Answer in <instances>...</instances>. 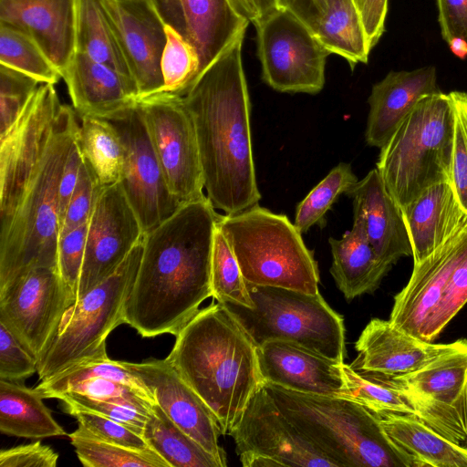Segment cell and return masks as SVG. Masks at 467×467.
Here are the masks:
<instances>
[{
	"label": "cell",
	"instance_id": "ffe728a7",
	"mask_svg": "<svg viewBox=\"0 0 467 467\" xmlns=\"http://www.w3.org/2000/svg\"><path fill=\"white\" fill-rule=\"evenodd\" d=\"M265 382L285 389L345 398L342 363L290 341L275 339L257 347Z\"/></svg>",
	"mask_w": 467,
	"mask_h": 467
},
{
	"label": "cell",
	"instance_id": "8d00e7d4",
	"mask_svg": "<svg viewBox=\"0 0 467 467\" xmlns=\"http://www.w3.org/2000/svg\"><path fill=\"white\" fill-rule=\"evenodd\" d=\"M0 65L25 73L40 83L55 85L60 71L29 36L0 24Z\"/></svg>",
	"mask_w": 467,
	"mask_h": 467
},
{
	"label": "cell",
	"instance_id": "f1b7e54d",
	"mask_svg": "<svg viewBox=\"0 0 467 467\" xmlns=\"http://www.w3.org/2000/svg\"><path fill=\"white\" fill-rule=\"evenodd\" d=\"M328 243L333 258L330 274L348 301L373 293L392 267L379 257L358 220L340 239L330 237Z\"/></svg>",
	"mask_w": 467,
	"mask_h": 467
},
{
	"label": "cell",
	"instance_id": "5bb4252c",
	"mask_svg": "<svg viewBox=\"0 0 467 467\" xmlns=\"http://www.w3.org/2000/svg\"><path fill=\"white\" fill-rule=\"evenodd\" d=\"M104 119L114 125L122 141L124 161L119 182L146 234L182 204L167 185L139 101Z\"/></svg>",
	"mask_w": 467,
	"mask_h": 467
},
{
	"label": "cell",
	"instance_id": "836d02e7",
	"mask_svg": "<svg viewBox=\"0 0 467 467\" xmlns=\"http://www.w3.org/2000/svg\"><path fill=\"white\" fill-rule=\"evenodd\" d=\"M77 143L83 160L103 187L120 182L124 149L118 130L109 120L82 116Z\"/></svg>",
	"mask_w": 467,
	"mask_h": 467
},
{
	"label": "cell",
	"instance_id": "277c9868",
	"mask_svg": "<svg viewBox=\"0 0 467 467\" xmlns=\"http://www.w3.org/2000/svg\"><path fill=\"white\" fill-rule=\"evenodd\" d=\"M166 359L207 404L230 435L265 384L257 346L222 303H212L176 335Z\"/></svg>",
	"mask_w": 467,
	"mask_h": 467
},
{
	"label": "cell",
	"instance_id": "7a4b0ae2",
	"mask_svg": "<svg viewBox=\"0 0 467 467\" xmlns=\"http://www.w3.org/2000/svg\"><path fill=\"white\" fill-rule=\"evenodd\" d=\"M206 195L182 203L144 234L124 323L142 337L176 336L213 296L212 252L220 218Z\"/></svg>",
	"mask_w": 467,
	"mask_h": 467
},
{
	"label": "cell",
	"instance_id": "d6a6232c",
	"mask_svg": "<svg viewBox=\"0 0 467 467\" xmlns=\"http://www.w3.org/2000/svg\"><path fill=\"white\" fill-rule=\"evenodd\" d=\"M142 437L169 467H221L218 461L180 429L157 404L148 415Z\"/></svg>",
	"mask_w": 467,
	"mask_h": 467
},
{
	"label": "cell",
	"instance_id": "f546056e",
	"mask_svg": "<svg viewBox=\"0 0 467 467\" xmlns=\"http://www.w3.org/2000/svg\"><path fill=\"white\" fill-rule=\"evenodd\" d=\"M375 413L385 433L411 459L413 467H467V447L447 439L418 417Z\"/></svg>",
	"mask_w": 467,
	"mask_h": 467
},
{
	"label": "cell",
	"instance_id": "74e56055",
	"mask_svg": "<svg viewBox=\"0 0 467 467\" xmlns=\"http://www.w3.org/2000/svg\"><path fill=\"white\" fill-rule=\"evenodd\" d=\"M358 181L351 165L340 162L298 203L294 224L301 233L326 225V214L338 197Z\"/></svg>",
	"mask_w": 467,
	"mask_h": 467
},
{
	"label": "cell",
	"instance_id": "60d3db41",
	"mask_svg": "<svg viewBox=\"0 0 467 467\" xmlns=\"http://www.w3.org/2000/svg\"><path fill=\"white\" fill-rule=\"evenodd\" d=\"M166 44L161 67L162 91L183 95L199 76L200 61L194 47L170 25H165Z\"/></svg>",
	"mask_w": 467,
	"mask_h": 467
},
{
	"label": "cell",
	"instance_id": "e575fe53",
	"mask_svg": "<svg viewBox=\"0 0 467 467\" xmlns=\"http://www.w3.org/2000/svg\"><path fill=\"white\" fill-rule=\"evenodd\" d=\"M75 51L131 77L101 0H77Z\"/></svg>",
	"mask_w": 467,
	"mask_h": 467
},
{
	"label": "cell",
	"instance_id": "11a10c76",
	"mask_svg": "<svg viewBox=\"0 0 467 467\" xmlns=\"http://www.w3.org/2000/svg\"><path fill=\"white\" fill-rule=\"evenodd\" d=\"M277 7L286 10L311 30L326 14L333 0H276Z\"/></svg>",
	"mask_w": 467,
	"mask_h": 467
},
{
	"label": "cell",
	"instance_id": "603a6c76",
	"mask_svg": "<svg viewBox=\"0 0 467 467\" xmlns=\"http://www.w3.org/2000/svg\"><path fill=\"white\" fill-rule=\"evenodd\" d=\"M77 0H0V24L36 41L62 73L75 53Z\"/></svg>",
	"mask_w": 467,
	"mask_h": 467
},
{
	"label": "cell",
	"instance_id": "83f0119b",
	"mask_svg": "<svg viewBox=\"0 0 467 467\" xmlns=\"http://www.w3.org/2000/svg\"><path fill=\"white\" fill-rule=\"evenodd\" d=\"M185 38L200 61L199 75L227 49L244 38L250 23L232 0H179Z\"/></svg>",
	"mask_w": 467,
	"mask_h": 467
},
{
	"label": "cell",
	"instance_id": "7dc6e473",
	"mask_svg": "<svg viewBox=\"0 0 467 467\" xmlns=\"http://www.w3.org/2000/svg\"><path fill=\"white\" fill-rule=\"evenodd\" d=\"M467 303V253L452 270L429 334L433 342Z\"/></svg>",
	"mask_w": 467,
	"mask_h": 467
},
{
	"label": "cell",
	"instance_id": "d590c367",
	"mask_svg": "<svg viewBox=\"0 0 467 467\" xmlns=\"http://www.w3.org/2000/svg\"><path fill=\"white\" fill-rule=\"evenodd\" d=\"M71 444L86 467H169L151 449L138 450L95 439L80 427L69 433Z\"/></svg>",
	"mask_w": 467,
	"mask_h": 467
},
{
	"label": "cell",
	"instance_id": "681fc988",
	"mask_svg": "<svg viewBox=\"0 0 467 467\" xmlns=\"http://www.w3.org/2000/svg\"><path fill=\"white\" fill-rule=\"evenodd\" d=\"M88 223L60 236L57 242V269L75 300L84 261Z\"/></svg>",
	"mask_w": 467,
	"mask_h": 467
},
{
	"label": "cell",
	"instance_id": "f35d334b",
	"mask_svg": "<svg viewBox=\"0 0 467 467\" xmlns=\"http://www.w3.org/2000/svg\"><path fill=\"white\" fill-rule=\"evenodd\" d=\"M347 393L345 399L356 401L374 412H396L417 417L405 398L379 375L355 370L342 363Z\"/></svg>",
	"mask_w": 467,
	"mask_h": 467
},
{
	"label": "cell",
	"instance_id": "db71d44e",
	"mask_svg": "<svg viewBox=\"0 0 467 467\" xmlns=\"http://www.w3.org/2000/svg\"><path fill=\"white\" fill-rule=\"evenodd\" d=\"M389 0H358L357 6L371 49L385 30Z\"/></svg>",
	"mask_w": 467,
	"mask_h": 467
},
{
	"label": "cell",
	"instance_id": "6f0895ef",
	"mask_svg": "<svg viewBox=\"0 0 467 467\" xmlns=\"http://www.w3.org/2000/svg\"><path fill=\"white\" fill-rule=\"evenodd\" d=\"M248 2L257 16L256 19L278 9L276 0H248Z\"/></svg>",
	"mask_w": 467,
	"mask_h": 467
},
{
	"label": "cell",
	"instance_id": "52a82bcc",
	"mask_svg": "<svg viewBox=\"0 0 467 467\" xmlns=\"http://www.w3.org/2000/svg\"><path fill=\"white\" fill-rule=\"evenodd\" d=\"M218 226L245 282L319 293L320 275L314 254L285 214L258 204L236 214L221 215Z\"/></svg>",
	"mask_w": 467,
	"mask_h": 467
},
{
	"label": "cell",
	"instance_id": "5b68a950",
	"mask_svg": "<svg viewBox=\"0 0 467 467\" xmlns=\"http://www.w3.org/2000/svg\"><path fill=\"white\" fill-rule=\"evenodd\" d=\"M265 387L287 419L337 467H413L377 414L363 405L267 382Z\"/></svg>",
	"mask_w": 467,
	"mask_h": 467
},
{
	"label": "cell",
	"instance_id": "e0dca14e",
	"mask_svg": "<svg viewBox=\"0 0 467 467\" xmlns=\"http://www.w3.org/2000/svg\"><path fill=\"white\" fill-rule=\"evenodd\" d=\"M107 19L134 79L139 99L163 90L161 61L165 23L151 0H101Z\"/></svg>",
	"mask_w": 467,
	"mask_h": 467
},
{
	"label": "cell",
	"instance_id": "d4e9b609",
	"mask_svg": "<svg viewBox=\"0 0 467 467\" xmlns=\"http://www.w3.org/2000/svg\"><path fill=\"white\" fill-rule=\"evenodd\" d=\"M437 80L436 67L427 66L389 71L374 84L368 99L367 144L381 149L420 99L441 92Z\"/></svg>",
	"mask_w": 467,
	"mask_h": 467
},
{
	"label": "cell",
	"instance_id": "c3c4849f",
	"mask_svg": "<svg viewBox=\"0 0 467 467\" xmlns=\"http://www.w3.org/2000/svg\"><path fill=\"white\" fill-rule=\"evenodd\" d=\"M37 372V359L0 323V379L21 382Z\"/></svg>",
	"mask_w": 467,
	"mask_h": 467
},
{
	"label": "cell",
	"instance_id": "ee69618b",
	"mask_svg": "<svg viewBox=\"0 0 467 467\" xmlns=\"http://www.w3.org/2000/svg\"><path fill=\"white\" fill-rule=\"evenodd\" d=\"M59 400L68 414L74 410L94 412L118 421L140 435L150 414L123 400H100L80 394H66Z\"/></svg>",
	"mask_w": 467,
	"mask_h": 467
},
{
	"label": "cell",
	"instance_id": "484cf974",
	"mask_svg": "<svg viewBox=\"0 0 467 467\" xmlns=\"http://www.w3.org/2000/svg\"><path fill=\"white\" fill-rule=\"evenodd\" d=\"M61 76L80 117L106 118L139 99L131 77L81 52L75 51Z\"/></svg>",
	"mask_w": 467,
	"mask_h": 467
},
{
	"label": "cell",
	"instance_id": "4fadbf2b",
	"mask_svg": "<svg viewBox=\"0 0 467 467\" xmlns=\"http://www.w3.org/2000/svg\"><path fill=\"white\" fill-rule=\"evenodd\" d=\"M138 101L171 194L181 204L204 196L196 130L182 97L161 91Z\"/></svg>",
	"mask_w": 467,
	"mask_h": 467
},
{
	"label": "cell",
	"instance_id": "1f68e13d",
	"mask_svg": "<svg viewBox=\"0 0 467 467\" xmlns=\"http://www.w3.org/2000/svg\"><path fill=\"white\" fill-rule=\"evenodd\" d=\"M312 32L329 54L342 57L351 68L368 62L371 47L354 0H333Z\"/></svg>",
	"mask_w": 467,
	"mask_h": 467
},
{
	"label": "cell",
	"instance_id": "9a60e30c",
	"mask_svg": "<svg viewBox=\"0 0 467 467\" xmlns=\"http://www.w3.org/2000/svg\"><path fill=\"white\" fill-rule=\"evenodd\" d=\"M230 435L238 456H263L277 467H337L287 419L265 384L251 398Z\"/></svg>",
	"mask_w": 467,
	"mask_h": 467
},
{
	"label": "cell",
	"instance_id": "9c48e42d",
	"mask_svg": "<svg viewBox=\"0 0 467 467\" xmlns=\"http://www.w3.org/2000/svg\"><path fill=\"white\" fill-rule=\"evenodd\" d=\"M144 235L107 279L76 300L65 312L57 333L37 360L40 381L79 362L108 357L106 338L124 323V305L143 252Z\"/></svg>",
	"mask_w": 467,
	"mask_h": 467
},
{
	"label": "cell",
	"instance_id": "7bdbcfd3",
	"mask_svg": "<svg viewBox=\"0 0 467 467\" xmlns=\"http://www.w3.org/2000/svg\"><path fill=\"white\" fill-rule=\"evenodd\" d=\"M41 84L25 73L0 65V136L16 122Z\"/></svg>",
	"mask_w": 467,
	"mask_h": 467
},
{
	"label": "cell",
	"instance_id": "2e32d148",
	"mask_svg": "<svg viewBox=\"0 0 467 467\" xmlns=\"http://www.w3.org/2000/svg\"><path fill=\"white\" fill-rule=\"evenodd\" d=\"M143 235L120 182L102 187L88 223L76 300L112 275Z\"/></svg>",
	"mask_w": 467,
	"mask_h": 467
},
{
	"label": "cell",
	"instance_id": "6da1fadb",
	"mask_svg": "<svg viewBox=\"0 0 467 467\" xmlns=\"http://www.w3.org/2000/svg\"><path fill=\"white\" fill-rule=\"evenodd\" d=\"M41 84L0 136V289L34 267H57L58 189L79 124Z\"/></svg>",
	"mask_w": 467,
	"mask_h": 467
},
{
	"label": "cell",
	"instance_id": "7402d4cb",
	"mask_svg": "<svg viewBox=\"0 0 467 467\" xmlns=\"http://www.w3.org/2000/svg\"><path fill=\"white\" fill-rule=\"evenodd\" d=\"M352 200L353 220L363 225L379 257L393 265L412 256V247L402 209L385 187L377 168L358 180L345 193Z\"/></svg>",
	"mask_w": 467,
	"mask_h": 467
},
{
	"label": "cell",
	"instance_id": "680465c9",
	"mask_svg": "<svg viewBox=\"0 0 467 467\" xmlns=\"http://www.w3.org/2000/svg\"><path fill=\"white\" fill-rule=\"evenodd\" d=\"M234 5L237 9V11L246 19L250 21V23H254L257 18L255 12L251 6L248 0H232Z\"/></svg>",
	"mask_w": 467,
	"mask_h": 467
},
{
	"label": "cell",
	"instance_id": "8992f818",
	"mask_svg": "<svg viewBox=\"0 0 467 467\" xmlns=\"http://www.w3.org/2000/svg\"><path fill=\"white\" fill-rule=\"evenodd\" d=\"M453 127L448 94L428 95L416 103L380 149L376 168L401 209L427 188L450 182Z\"/></svg>",
	"mask_w": 467,
	"mask_h": 467
},
{
	"label": "cell",
	"instance_id": "9f6ffc18",
	"mask_svg": "<svg viewBox=\"0 0 467 467\" xmlns=\"http://www.w3.org/2000/svg\"><path fill=\"white\" fill-rule=\"evenodd\" d=\"M166 25L185 37V25L179 0H151Z\"/></svg>",
	"mask_w": 467,
	"mask_h": 467
},
{
	"label": "cell",
	"instance_id": "8fae6325",
	"mask_svg": "<svg viewBox=\"0 0 467 467\" xmlns=\"http://www.w3.org/2000/svg\"><path fill=\"white\" fill-rule=\"evenodd\" d=\"M253 24L264 82L284 93H319L325 85L326 60L330 54L312 30L281 8Z\"/></svg>",
	"mask_w": 467,
	"mask_h": 467
},
{
	"label": "cell",
	"instance_id": "d6986e66",
	"mask_svg": "<svg viewBox=\"0 0 467 467\" xmlns=\"http://www.w3.org/2000/svg\"><path fill=\"white\" fill-rule=\"evenodd\" d=\"M467 253V226L460 229L417 265L407 285L394 296L389 321L425 341L451 274Z\"/></svg>",
	"mask_w": 467,
	"mask_h": 467
},
{
	"label": "cell",
	"instance_id": "91938a15",
	"mask_svg": "<svg viewBox=\"0 0 467 467\" xmlns=\"http://www.w3.org/2000/svg\"><path fill=\"white\" fill-rule=\"evenodd\" d=\"M462 444L464 445L465 447H467V437H466L465 441Z\"/></svg>",
	"mask_w": 467,
	"mask_h": 467
},
{
	"label": "cell",
	"instance_id": "7c38bea8",
	"mask_svg": "<svg viewBox=\"0 0 467 467\" xmlns=\"http://www.w3.org/2000/svg\"><path fill=\"white\" fill-rule=\"evenodd\" d=\"M75 301L57 267H34L0 289V323L38 360Z\"/></svg>",
	"mask_w": 467,
	"mask_h": 467
},
{
	"label": "cell",
	"instance_id": "bcb514c9",
	"mask_svg": "<svg viewBox=\"0 0 467 467\" xmlns=\"http://www.w3.org/2000/svg\"><path fill=\"white\" fill-rule=\"evenodd\" d=\"M69 414L76 418L78 427L95 439L132 449H149L142 435L118 421L86 410H74Z\"/></svg>",
	"mask_w": 467,
	"mask_h": 467
},
{
	"label": "cell",
	"instance_id": "f6af8a7d",
	"mask_svg": "<svg viewBox=\"0 0 467 467\" xmlns=\"http://www.w3.org/2000/svg\"><path fill=\"white\" fill-rule=\"evenodd\" d=\"M102 187L90 166L83 160L76 188L59 227L58 238L88 223Z\"/></svg>",
	"mask_w": 467,
	"mask_h": 467
},
{
	"label": "cell",
	"instance_id": "f5cc1de1",
	"mask_svg": "<svg viewBox=\"0 0 467 467\" xmlns=\"http://www.w3.org/2000/svg\"><path fill=\"white\" fill-rule=\"evenodd\" d=\"M82 162L83 158L76 139L68 153L59 183L57 206L59 227L64 220L68 202L76 188Z\"/></svg>",
	"mask_w": 467,
	"mask_h": 467
},
{
	"label": "cell",
	"instance_id": "4dcf8cb0",
	"mask_svg": "<svg viewBox=\"0 0 467 467\" xmlns=\"http://www.w3.org/2000/svg\"><path fill=\"white\" fill-rule=\"evenodd\" d=\"M0 431L35 440L67 435L35 388L4 379H0Z\"/></svg>",
	"mask_w": 467,
	"mask_h": 467
},
{
	"label": "cell",
	"instance_id": "cb8c5ba5",
	"mask_svg": "<svg viewBox=\"0 0 467 467\" xmlns=\"http://www.w3.org/2000/svg\"><path fill=\"white\" fill-rule=\"evenodd\" d=\"M450 344L425 341L389 320L372 318L356 341L358 355L350 366L360 372L401 376L418 369Z\"/></svg>",
	"mask_w": 467,
	"mask_h": 467
},
{
	"label": "cell",
	"instance_id": "b9f144b4",
	"mask_svg": "<svg viewBox=\"0 0 467 467\" xmlns=\"http://www.w3.org/2000/svg\"><path fill=\"white\" fill-rule=\"evenodd\" d=\"M454 119L450 184L467 214V93H448Z\"/></svg>",
	"mask_w": 467,
	"mask_h": 467
},
{
	"label": "cell",
	"instance_id": "816d5d0a",
	"mask_svg": "<svg viewBox=\"0 0 467 467\" xmlns=\"http://www.w3.org/2000/svg\"><path fill=\"white\" fill-rule=\"evenodd\" d=\"M58 454L39 441L0 451V467H56Z\"/></svg>",
	"mask_w": 467,
	"mask_h": 467
},
{
	"label": "cell",
	"instance_id": "ab89813d",
	"mask_svg": "<svg viewBox=\"0 0 467 467\" xmlns=\"http://www.w3.org/2000/svg\"><path fill=\"white\" fill-rule=\"evenodd\" d=\"M211 284L212 297L217 302L253 307L254 303L237 259L218 223L213 244Z\"/></svg>",
	"mask_w": 467,
	"mask_h": 467
},
{
	"label": "cell",
	"instance_id": "94428289",
	"mask_svg": "<svg viewBox=\"0 0 467 467\" xmlns=\"http://www.w3.org/2000/svg\"><path fill=\"white\" fill-rule=\"evenodd\" d=\"M354 1H355L356 5H357L358 0H354Z\"/></svg>",
	"mask_w": 467,
	"mask_h": 467
},
{
	"label": "cell",
	"instance_id": "ac0fdd59",
	"mask_svg": "<svg viewBox=\"0 0 467 467\" xmlns=\"http://www.w3.org/2000/svg\"><path fill=\"white\" fill-rule=\"evenodd\" d=\"M122 364L180 429L211 453L221 467L227 466L226 453L219 444L223 434L215 415L166 358Z\"/></svg>",
	"mask_w": 467,
	"mask_h": 467
},
{
	"label": "cell",
	"instance_id": "ba28073f",
	"mask_svg": "<svg viewBox=\"0 0 467 467\" xmlns=\"http://www.w3.org/2000/svg\"><path fill=\"white\" fill-rule=\"evenodd\" d=\"M253 307L222 303L257 347L280 339L299 344L338 362L346 357L345 326L341 315L318 293L258 285L246 282Z\"/></svg>",
	"mask_w": 467,
	"mask_h": 467
},
{
	"label": "cell",
	"instance_id": "f907efd6",
	"mask_svg": "<svg viewBox=\"0 0 467 467\" xmlns=\"http://www.w3.org/2000/svg\"><path fill=\"white\" fill-rule=\"evenodd\" d=\"M442 38L459 57L467 54V0H436Z\"/></svg>",
	"mask_w": 467,
	"mask_h": 467
},
{
	"label": "cell",
	"instance_id": "4316f807",
	"mask_svg": "<svg viewBox=\"0 0 467 467\" xmlns=\"http://www.w3.org/2000/svg\"><path fill=\"white\" fill-rule=\"evenodd\" d=\"M402 213L412 247L413 265L467 226V214L447 182L427 188Z\"/></svg>",
	"mask_w": 467,
	"mask_h": 467
},
{
	"label": "cell",
	"instance_id": "3957f363",
	"mask_svg": "<svg viewBox=\"0 0 467 467\" xmlns=\"http://www.w3.org/2000/svg\"><path fill=\"white\" fill-rule=\"evenodd\" d=\"M243 41L213 61L182 95L194 123L207 197L226 215L253 208L261 199Z\"/></svg>",
	"mask_w": 467,
	"mask_h": 467
},
{
	"label": "cell",
	"instance_id": "30bf717a",
	"mask_svg": "<svg viewBox=\"0 0 467 467\" xmlns=\"http://www.w3.org/2000/svg\"><path fill=\"white\" fill-rule=\"evenodd\" d=\"M397 389L417 417L447 439L467 437V338L451 342L418 369L396 377L379 375Z\"/></svg>",
	"mask_w": 467,
	"mask_h": 467
},
{
	"label": "cell",
	"instance_id": "44dd1931",
	"mask_svg": "<svg viewBox=\"0 0 467 467\" xmlns=\"http://www.w3.org/2000/svg\"><path fill=\"white\" fill-rule=\"evenodd\" d=\"M43 399H59L66 394L123 400L149 414L155 400L142 382L131 374L122 361L109 357L88 359L55 376L41 380L35 388Z\"/></svg>",
	"mask_w": 467,
	"mask_h": 467
}]
</instances>
